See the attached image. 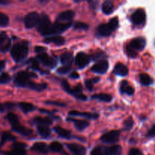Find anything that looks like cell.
Segmentation results:
<instances>
[{
	"instance_id": "6da1fadb",
	"label": "cell",
	"mask_w": 155,
	"mask_h": 155,
	"mask_svg": "<svg viewBox=\"0 0 155 155\" xmlns=\"http://www.w3.org/2000/svg\"><path fill=\"white\" fill-rule=\"evenodd\" d=\"M28 45L27 42H19L13 45L11 54L15 61L20 62L24 60L28 54Z\"/></svg>"
},
{
	"instance_id": "7a4b0ae2",
	"label": "cell",
	"mask_w": 155,
	"mask_h": 155,
	"mask_svg": "<svg viewBox=\"0 0 155 155\" xmlns=\"http://www.w3.org/2000/svg\"><path fill=\"white\" fill-rule=\"evenodd\" d=\"M31 77H36V75L32 73H27L25 71H21L18 73L15 77L14 80V83L17 86H20V87H27L28 83H30L31 80L30 78Z\"/></svg>"
},
{
	"instance_id": "3957f363",
	"label": "cell",
	"mask_w": 155,
	"mask_h": 155,
	"mask_svg": "<svg viewBox=\"0 0 155 155\" xmlns=\"http://www.w3.org/2000/svg\"><path fill=\"white\" fill-rule=\"evenodd\" d=\"M120 133L118 130H112L105 133L101 137V142L107 144H114L119 141Z\"/></svg>"
},
{
	"instance_id": "277c9868",
	"label": "cell",
	"mask_w": 155,
	"mask_h": 155,
	"mask_svg": "<svg viewBox=\"0 0 155 155\" xmlns=\"http://www.w3.org/2000/svg\"><path fill=\"white\" fill-rule=\"evenodd\" d=\"M39 15L37 12H33L26 15L24 18V24L27 28H33L37 25L39 22Z\"/></svg>"
},
{
	"instance_id": "5b68a950",
	"label": "cell",
	"mask_w": 155,
	"mask_h": 155,
	"mask_svg": "<svg viewBox=\"0 0 155 155\" xmlns=\"http://www.w3.org/2000/svg\"><path fill=\"white\" fill-rule=\"evenodd\" d=\"M146 20V15L143 9H137L131 16V21L136 25H141L144 24Z\"/></svg>"
},
{
	"instance_id": "8992f818",
	"label": "cell",
	"mask_w": 155,
	"mask_h": 155,
	"mask_svg": "<svg viewBox=\"0 0 155 155\" xmlns=\"http://www.w3.org/2000/svg\"><path fill=\"white\" fill-rule=\"evenodd\" d=\"M51 21H50L49 18L45 14H42L41 15H39V22H38L37 25V30L39 33L42 34L50 25H51Z\"/></svg>"
},
{
	"instance_id": "52a82bcc",
	"label": "cell",
	"mask_w": 155,
	"mask_h": 155,
	"mask_svg": "<svg viewBox=\"0 0 155 155\" xmlns=\"http://www.w3.org/2000/svg\"><path fill=\"white\" fill-rule=\"evenodd\" d=\"M108 67L109 64L107 61L100 60L92 66V71L94 73H96V74H104L108 70Z\"/></svg>"
},
{
	"instance_id": "ba28073f",
	"label": "cell",
	"mask_w": 155,
	"mask_h": 155,
	"mask_svg": "<svg viewBox=\"0 0 155 155\" xmlns=\"http://www.w3.org/2000/svg\"><path fill=\"white\" fill-rule=\"evenodd\" d=\"M37 58L42 64L46 67L54 68L56 65V61L53 58L50 57L46 52L39 54L37 55Z\"/></svg>"
},
{
	"instance_id": "9c48e42d",
	"label": "cell",
	"mask_w": 155,
	"mask_h": 155,
	"mask_svg": "<svg viewBox=\"0 0 155 155\" xmlns=\"http://www.w3.org/2000/svg\"><path fill=\"white\" fill-rule=\"evenodd\" d=\"M27 147L26 144L21 142H17L12 145V151L7 152L5 155H26L25 148Z\"/></svg>"
},
{
	"instance_id": "30bf717a",
	"label": "cell",
	"mask_w": 155,
	"mask_h": 155,
	"mask_svg": "<svg viewBox=\"0 0 155 155\" xmlns=\"http://www.w3.org/2000/svg\"><path fill=\"white\" fill-rule=\"evenodd\" d=\"M146 45V40L143 37H137L132 39L130 43L129 44L130 47L135 51H141L144 49Z\"/></svg>"
},
{
	"instance_id": "8fae6325",
	"label": "cell",
	"mask_w": 155,
	"mask_h": 155,
	"mask_svg": "<svg viewBox=\"0 0 155 155\" xmlns=\"http://www.w3.org/2000/svg\"><path fill=\"white\" fill-rule=\"evenodd\" d=\"M75 61L77 67H79V68L82 69V68H86L89 64L90 59H89V57L86 54L83 52H80L76 56Z\"/></svg>"
},
{
	"instance_id": "7c38bea8",
	"label": "cell",
	"mask_w": 155,
	"mask_h": 155,
	"mask_svg": "<svg viewBox=\"0 0 155 155\" xmlns=\"http://www.w3.org/2000/svg\"><path fill=\"white\" fill-rule=\"evenodd\" d=\"M82 91H83V87H82L81 85L79 84L76 86L75 87L71 88L68 93L73 95L74 96H75V98H78V99L82 100V101H86L87 99V97L86 95L83 94Z\"/></svg>"
},
{
	"instance_id": "4fadbf2b",
	"label": "cell",
	"mask_w": 155,
	"mask_h": 155,
	"mask_svg": "<svg viewBox=\"0 0 155 155\" xmlns=\"http://www.w3.org/2000/svg\"><path fill=\"white\" fill-rule=\"evenodd\" d=\"M68 149L74 155H86V148L79 144L71 143L67 145Z\"/></svg>"
},
{
	"instance_id": "5bb4252c",
	"label": "cell",
	"mask_w": 155,
	"mask_h": 155,
	"mask_svg": "<svg viewBox=\"0 0 155 155\" xmlns=\"http://www.w3.org/2000/svg\"><path fill=\"white\" fill-rule=\"evenodd\" d=\"M74 12L71 10L65 11V12H61L60 15L58 16L57 21L58 22H62V23H70L72 22V20L74 18Z\"/></svg>"
},
{
	"instance_id": "9a60e30c",
	"label": "cell",
	"mask_w": 155,
	"mask_h": 155,
	"mask_svg": "<svg viewBox=\"0 0 155 155\" xmlns=\"http://www.w3.org/2000/svg\"><path fill=\"white\" fill-rule=\"evenodd\" d=\"M12 130L14 131H15L16 133H20L21 135H23V136H29L33 133V131L31 130H29V129H27L25 127H24L23 125H21L19 122L17 123L15 125H12Z\"/></svg>"
},
{
	"instance_id": "2e32d148",
	"label": "cell",
	"mask_w": 155,
	"mask_h": 155,
	"mask_svg": "<svg viewBox=\"0 0 155 155\" xmlns=\"http://www.w3.org/2000/svg\"><path fill=\"white\" fill-rule=\"evenodd\" d=\"M31 149L33 151H36V152L45 154L48 152L49 148H48V145L45 143H44V142H36V143L33 144Z\"/></svg>"
},
{
	"instance_id": "e0dca14e",
	"label": "cell",
	"mask_w": 155,
	"mask_h": 155,
	"mask_svg": "<svg viewBox=\"0 0 155 155\" xmlns=\"http://www.w3.org/2000/svg\"><path fill=\"white\" fill-rule=\"evenodd\" d=\"M44 42L45 43H54L57 45H61L64 44L65 39L63 36H61L57 35V36H48L44 39Z\"/></svg>"
},
{
	"instance_id": "ac0fdd59",
	"label": "cell",
	"mask_w": 155,
	"mask_h": 155,
	"mask_svg": "<svg viewBox=\"0 0 155 155\" xmlns=\"http://www.w3.org/2000/svg\"><path fill=\"white\" fill-rule=\"evenodd\" d=\"M70 116L74 117H83L88 118V119H97L98 117V115L97 114L88 113V112H80L77 110H72L69 112Z\"/></svg>"
},
{
	"instance_id": "d6986e66",
	"label": "cell",
	"mask_w": 155,
	"mask_h": 155,
	"mask_svg": "<svg viewBox=\"0 0 155 155\" xmlns=\"http://www.w3.org/2000/svg\"><path fill=\"white\" fill-rule=\"evenodd\" d=\"M129 70L126 65L123 64L122 63H118L115 65L114 69V73L116 75L121 76V77H125L128 74Z\"/></svg>"
},
{
	"instance_id": "ffe728a7",
	"label": "cell",
	"mask_w": 155,
	"mask_h": 155,
	"mask_svg": "<svg viewBox=\"0 0 155 155\" xmlns=\"http://www.w3.org/2000/svg\"><path fill=\"white\" fill-rule=\"evenodd\" d=\"M68 121H71L74 124L76 128L77 129L80 131H83V130L87 128L89 125V123L87 122V121L82 120H75L74 118H68Z\"/></svg>"
},
{
	"instance_id": "44dd1931",
	"label": "cell",
	"mask_w": 155,
	"mask_h": 155,
	"mask_svg": "<svg viewBox=\"0 0 155 155\" xmlns=\"http://www.w3.org/2000/svg\"><path fill=\"white\" fill-rule=\"evenodd\" d=\"M122 148L120 145H113L104 149V155H121Z\"/></svg>"
},
{
	"instance_id": "7402d4cb",
	"label": "cell",
	"mask_w": 155,
	"mask_h": 155,
	"mask_svg": "<svg viewBox=\"0 0 155 155\" xmlns=\"http://www.w3.org/2000/svg\"><path fill=\"white\" fill-rule=\"evenodd\" d=\"M97 32H98V35H100L101 36H108L111 34L113 31L110 30L107 24H103L98 26Z\"/></svg>"
},
{
	"instance_id": "603a6c76",
	"label": "cell",
	"mask_w": 155,
	"mask_h": 155,
	"mask_svg": "<svg viewBox=\"0 0 155 155\" xmlns=\"http://www.w3.org/2000/svg\"><path fill=\"white\" fill-rule=\"evenodd\" d=\"M61 63L64 64V66H71V64L73 62V54L71 52H64L61 54L60 58Z\"/></svg>"
},
{
	"instance_id": "cb8c5ba5",
	"label": "cell",
	"mask_w": 155,
	"mask_h": 155,
	"mask_svg": "<svg viewBox=\"0 0 155 155\" xmlns=\"http://www.w3.org/2000/svg\"><path fill=\"white\" fill-rule=\"evenodd\" d=\"M27 87L30 89H33V90L37 91V92H42L46 89L47 84H45V83H36L33 81H30Z\"/></svg>"
},
{
	"instance_id": "d4e9b609",
	"label": "cell",
	"mask_w": 155,
	"mask_h": 155,
	"mask_svg": "<svg viewBox=\"0 0 155 155\" xmlns=\"http://www.w3.org/2000/svg\"><path fill=\"white\" fill-rule=\"evenodd\" d=\"M120 92L128 95H132L134 93V89L129 85L127 81H123L120 83Z\"/></svg>"
},
{
	"instance_id": "484cf974",
	"label": "cell",
	"mask_w": 155,
	"mask_h": 155,
	"mask_svg": "<svg viewBox=\"0 0 155 155\" xmlns=\"http://www.w3.org/2000/svg\"><path fill=\"white\" fill-rule=\"evenodd\" d=\"M54 130L61 138H64V139H70L71 138V132L70 130H65L61 127H55L54 128Z\"/></svg>"
},
{
	"instance_id": "4316f807",
	"label": "cell",
	"mask_w": 155,
	"mask_h": 155,
	"mask_svg": "<svg viewBox=\"0 0 155 155\" xmlns=\"http://www.w3.org/2000/svg\"><path fill=\"white\" fill-rule=\"evenodd\" d=\"M139 80L143 86H150L153 83V80L148 74L142 73L139 75Z\"/></svg>"
},
{
	"instance_id": "83f0119b",
	"label": "cell",
	"mask_w": 155,
	"mask_h": 155,
	"mask_svg": "<svg viewBox=\"0 0 155 155\" xmlns=\"http://www.w3.org/2000/svg\"><path fill=\"white\" fill-rule=\"evenodd\" d=\"M37 131L42 137L47 138L51 135V130L46 126L37 125Z\"/></svg>"
},
{
	"instance_id": "f1b7e54d",
	"label": "cell",
	"mask_w": 155,
	"mask_h": 155,
	"mask_svg": "<svg viewBox=\"0 0 155 155\" xmlns=\"http://www.w3.org/2000/svg\"><path fill=\"white\" fill-rule=\"evenodd\" d=\"M102 12L105 15H110L114 11V5L111 2L106 1L102 4Z\"/></svg>"
},
{
	"instance_id": "f546056e",
	"label": "cell",
	"mask_w": 155,
	"mask_h": 155,
	"mask_svg": "<svg viewBox=\"0 0 155 155\" xmlns=\"http://www.w3.org/2000/svg\"><path fill=\"white\" fill-rule=\"evenodd\" d=\"M18 106L20 107V108L22 110V111H24V113H29V112H31L33 110H34L35 107L33 104H32L31 103H27V102H21L19 103Z\"/></svg>"
},
{
	"instance_id": "4dcf8cb0",
	"label": "cell",
	"mask_w": 155,
	"mask_h": 155,
	"mask_svg": "<svg viewBox=\"0 0 155 155\" xmlns=\"http://www.w3.org/2000/svg\"><path fill=\"white\" fill-rule=\"evenodd\" d=\"M34 123H36L37 125H41V126H48L51 125L52 124V120L49 118H44V117H36L34 118Z\"/></svg>"
},
{
	"instance_id": "1f68e13d",
	"label": "cell",
	"mask_w": 155,
	"mask_h": 155,
	"mask_svg": "<svg viewBox=\"0 0 155 155\" xmlns=\"http://www.w3.org/2000/svg\"><path fill=\"white\" fill-rule=\"evenodd\" d=\"M92 98H95V99H98L101 101H105V102H110L112 100L111 95L106 93H100L97 94V95H94L93 96H92Z\"/></svg>"
},
{
	"instance_id": "d6a6232c",
	"label": "cell",
	"mask_w": 155,
	"mask_h": 155,
	"mask_svg": "<svg viewBox=\"0 0 155 155\" xmlns=\"http://www.w3.org/2000/svg\"><path fill=\"white\" fill-rule=\"evenodd\" d=\"M16 139V138L14 136H12V134L8 133H4L2 136L1 138V142H0V147L2 146L5 143H6L7 142L9 141H15Z\"/></svg>"
},
{
	"instance_id": "836d02e7",
	"label": "cell",
	"mask_w": 155,
	"mask_h": 155,
	"mask_svg": "<svg viewBox=\"0 0 155 155\" xmlns=\"http://www.w3.org/2000/svg\"><path fill=\"white\" fill-rule=\"evenodd\" d=\"M49 149L53 152H61L63 150V145L58 142H53L50 144Z\"/></svg>"
},
{
	"instance_id": "e575fe53",
	"label": "cell",
	"mask_w": 155,
	"mask_h": 155,
	"mask_svg": "<svg viewBox=\"0 0 155 155\" xmlns=\"http://www.w3.org/2000/svg\"><path fill=\"white\" fill-rule=\"evenodd\" d=\"M6 119L8 120L9 124H10L12 126L15 125V124H16L17 123L19 122V120H18V116L13 113L8 114L7 116H6Z\"/></svg>"
},
{
	"instance_id": "d590c367",
	"label": "cell",
	"mask_w": 155,
	"mask_h": 155,
	"mask_svg": "<svg viewBox=\"0 0 155 155\" xmlns=\"http://www.w3.org/2000/svg\"><path fill=\"white\" fill-rule=\"evenodd\" d=\"M107 25L109 26V27H110L112 31H114L119 27V21H118V18L117 17H115V18H113L112 19H110Z\"/></svg>"
},
{
	"instance_id": "8d00e7d4",
	"label": "cell",
	"mask_w": 155,
	"mask_h": 155,
	"mask_svg": "<svg viewBox=\"0 0 155 155\" xmlns=\"http://www.w3.org/2000/svg\"><path fill=\"white\" fill-rule=\"evenodd\" d=\"M9 24V18L5 14L0 12V27H7Z\"/></svg>"
},
{
	"instance_id": "74e56055",
	"label": "cell",
	"mask_w": 155,
	"mask_h": 155,
	"mask_svg": "<svg viewBox=\"0 0 155 155\" xmlns=\"http://www.w3.org/2000/svg\"><path fill=\"white\" fill-rule=\"evenodd\" d=\"M27 63L30 64V67H31V68H33V69L35 70V71H41V72L42 71V70L40 69V68H39V62H38V61H36V59L30 58V60H28Z\"/></svg>"
},
{
	"instance_id": "f35d334b",
	"label": "cell",
	"mask_w": 155,
	"mask_h": 155,
	"mask_svg": "<svg viewBox=\"0 0 155 155\" xmlns=\"http://www.w3.org/2000/svg\"><path fill=\"white\" fill-rule=\"evenodd\" d=\"M74 29H77V30H86L89 29V25L86 23L83 22H76L74 25Z\"/></svg>"
},
{
	"instance_id": "ab89813d",
	"label": "cell",
	"mask_w": 155,
	"mask_h": 155,
	"mask_svg": "<svg viewBox=\"0 0 155 155\" xmlns=\"http://www.w3.org/2000/svg\"><path fill=\"white\" fill-rule=\"evenodd\" d=\"M99 81V78L97 77V78H94L93 80H86L85 84H86V88L89 89V91H92V89H93V84L95 83H97V82Z\"/></svg>"
},
{
	"instance_id": "60d3db41",
	"label": "cell",
	"mask_w": 155,
	"mask_h": 155,
	"mask_svg": "<svg viewBox=\"0 0 155 155\" xmlns=\"http://www.w3.org/2000/svg\"><path fill=\"white\" fill-rule=\"evenodd\" d=\"M124 130H131L133 127V124H134L133 118L129 117L128 119H127L125 121H124Z\"/></svg>"
},
{
	"instance_id": "b9f144b4",
	"label": "cell",
	"mask_w": 155,
	"mask_h": 155,
	"mask_svg": "<svg viewBox=\"0 0 155 155\" xmlns=\"http://www.w3.org/2000/svg\"><path fill=\"white\" fill-rule=\"evenodd\" d=\"M11 80V77L6 73H3L0 75V84H5Z\"/></svg>"
},
{
	"instance_id": "7bdbcfd3",
	"label": "cell",
	"mask_w": 155,
	"mask_h": 155,
	"mask_svg": "<svg viewBox=\"0 0 155 155\" xmlns=\"http://www.w3.org/2000/svg\"><path fill=\"white\" fill-rule=\"evenodd\" d=\"M71 70V66H64L61 67V68H58L57 70V73L58 74H61V75H64V74H67L68 73H69Z\"/></svg>"
},
{
	"instance_id": "ee69618b",
	"label": "cell",
	"mask_w": 155,
	"mask_h": 155,
	"mask_svg": "<svg viewBox=\"0 0 155 155\" xmlns=\"http://www.w3.org/2000/svg\"><path fill=\"white\" fill-rule=\"evenodd\" d=\"M10 47H11V39L8 38V39H7V41L5 42L4 45H3L2 46L0 47V51H2V52H6V51H8Z\"/></svg>"
},
{
	"instance_id": "f6af8a7d",
	"label": "cell",
	"mask_w": 155,
	"mask_h": 155,
	"mask_svg": "<svg viewBox=\"0 0 155 155\" xmlns=\"http://www.w3.org/2000/svg\"><path fill=\"white\" fill-rule=\"evenodd\" d=\"M127 54L131 58L137 57V51H135L134 49H133L129 45H127Z\"/></svg>"
},
{
	"instance_id": "bcb514c9",
	"label": "cell",
	"mask_w": 155,
	"mask_h": 155,
	"mask_svg": "<svg viewBox=\"0 0 155 155\" xmlns=\"http://www.w3.org/2000/svg\"><path fill=\"white\" fill-rule=\"evenodd\" d=\"M8 39V37L5 33H0V47L4 45L5 42L7 41Z\"/></svg>"
},
{
	"instance_id": "7dc6e473",
	"label": "cell",
	"mask_w": 155,
	"mask_h": 155,
	"mask_svg": "<svg viewBox=\"0 0 155 155\" xmlns=\"http://www.w3.org/2000/svg\"><path fill=\"white\" fill-rule=\"evenodd\" d=\"M129 155H142V152L138 148H132L130 151Z\"/></svg>"
},
{
	"instance_id": "c3c4849f",
	"label": "cell",
	"mask_w": 155,
	"mask_h": 155,
	"mask_svg": "<svg viewBox=\"0 0 155 155\" xmlns=\"http://www.w3.org/2000/svg\"><path fill=\"white\" fill-rule=\"evenodd\" d=\"M147 136L149 138H152L155 136V125L153 126L151 129L149 130V131L148 132V134H147Z\"/></svg>"
},
{
	"instance_id": "681fc988",
	"label": "cell",
	"mask_w": 155,
	"mask_h": 155,
	"mask_svg": "<svg viewBox=\"0 0 155 155\" xmlns=\"http://www.w3.org/2000/svg\"><path fill=\"white\" fill-rule=\"evenodd\" d=\"M35 51H36V53L38 54H41V53H44L46 51V48L45 47L42 46H36L35 47Z\"/></svg>"
},
{
	"instance_id": "f907efd6",
	"label": "cell",
	"mask_w": 155,
	"mask_h": 155,
	"mask_svg": "<svg viewBox=\"0 0 155 155\" xmlns=\"http://www.w3.org/2000/svg\"><path fill=\"white\" fill-rule=\"evenodd\" d=\"M46 104H53V105H56V106H60V107H64L66 104H64V103H60V102H57V101H46Z\"/></svg>"
},
{
	"instance_id": "816d5d0a",
	"label": "cell",
	"mask_w": 155,
	"mask_h": 155,
	"mask_svg": "<svg viewBox=\"0 0 155 155\" xmlns=\"http://www.w3.org/2000/svg\"><path fill=\"white\" fill-rule=\"evenodd\" d=\"M90 155H102L101 154V151L100 149V148L97 147V148H95L91 152Z\"/></svg>"
},
{
	"instance_id": "f5cc1de1",
	"label": "cell",
	"mask_w": 155,
	"mask_h": 155,
	"mask_svg": "<svg viewBox=\"0 0 155 155\" xmlns=\"http://www.w3.org/2000/svg\"><path fill=\"white\" fill-rule=\"evenodd\" d=\"M70 77H71V78H73V79H78L79 77H80V75H79L78 73L73 72L72 74L70 75Z\"/></svg>"
},
{
	"instance_id": "db71d44e",
	"label": "cell",
	"mask_w": 155,
	"mask_h": 155,
	"mask_svg": "<svg viewBox=\"0 0 155 155\" xmlns=\"http://www.w3.org/2000/svg\"><path fill=\"white\" fill-rule=\"evenodd\" d=\"M5 67V61H0V71H2Z\"/></svg>"
},
{
	"instance_id": "11a10c76",
	"label": "cell",
	"mask_w": 155,
	"mask_h": 155,
	"mask_svg": "<svg viewBox=\"0 0 155 155\" xmlns=\"http://www.w3.org/2000/svg\"><path fill=\"white\" fill-rule=\"evenodd\" d=\"M9 3H10V1L8 0H0V5H6Z\"/></svg>"
},
{
	"instance_id": "9f6ffc18",
	"label": "cell",
	"mask_w": 155,
	"mask_h": 155,
	"mask_svg": "<svg viewBox=\"0 0 155 155\" xmlns=\"http://www.w3.org/2000/svg\"><path fill=\"white\" fill-rule=\"evenodd\" d=\"M5 110V106L3 105V104H0V112H3Z\"/></svg>"
}]
</instances>
